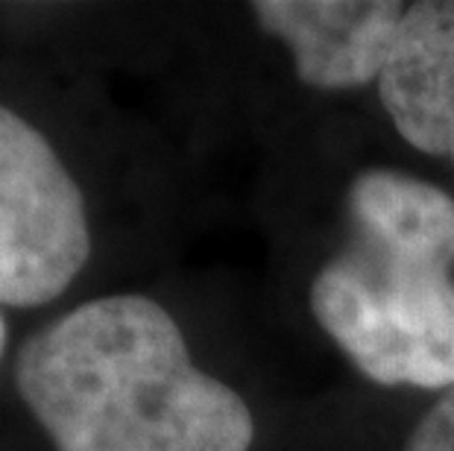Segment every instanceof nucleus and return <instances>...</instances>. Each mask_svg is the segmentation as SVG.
<instances>
[{"mask_svg":"<svg viewBox=\"0 0 454 451\" xmlns=\"http://www.w3.org/2000/svg\"><path fill=\"white\" fill-rule=\"evenodd\" d=\"M6 320H4V314H0V354H4V346H6Z\"/></svg>","mask_w":454,"mask_h":451,"instance_id":"obj_7","label":"nucleus"},{"mask_svg":"<svg viewBox=\"0 0 454 451\" xmlns=\"http://www.w3.org/2000/svg\"><path fill=\"white\" fill-rule=\"evenodd\" d=\"M375 85L395 132L454 165V0L408 4Z\"/></svg>","mask_w":454,"mask_h":451,"instance_id":"obj_5","label":"nucleus"},{"mask_svg":"<svg viewBox=\"0 0 454 451\" xmlns=\"http://www.w3.org/2000/svg\"><path fill=\"white\" fill-rule=\"evenodd\" d=\"M261 33L291 51L296 76L317 91L379 82L408 4L399 0H258Z\"/></svg>","mask_w":454,"mask_h":451,"instance_id":"obj_4","label":"nucleus"},{"mask_svg":"<svg viewBox=\"0 0 454 451\" xmlns=\"http://www.w3.org/2000/svg\"><path fill=\"white\" fill-rule=\"evenodd\" d=\"M15 387L56 451H249L255 419L202 372L170 311L100 296L24 340Z\"/></svg>","mask_w":454,"mask_h":451,"instance_id":"obj_1","label":"nucleus"},{"mask_svg":"<svg viewBox=\"0 0 454 451\" xmlns=\"http://www.w3.org/2000/svg\"><path fill=\"white\" fill-rule=\"evenodd\" d=\"M349 232L308 305L352 367L381 387H454V199L393 167L346 191Z\"/></svg>","mask_w":454,"mask_h":451,"instance_id":"obj_2","label":"nucleus"},{"mask_svg":"<svg viewBox=\"0 0 454 451\" xmlns=\"http://www.w3.org/2000/svg\"><path fill=\"white\" fill-rule=\"evenodd\" d=\"M91 255L82 191L33 123L0 105V302L38 308Z\"/></svg>","mask_w":454,"mask_h":451,"instance_id":"obj_3","label":"nucleus"},{"mask_svg":"<svg viewBox=\"0 0 454 451\" xmlns=\"http://www.w3.org/2000/svg\"><path fill=\"white\" fill-rule=\"evenodd\" d=\"M402 451H454V387L425 410Z\"/></svg>","mask_w":454,"mask_h":451,"instance_id":"obj_6","label":"nucleus"}]
</instances>
